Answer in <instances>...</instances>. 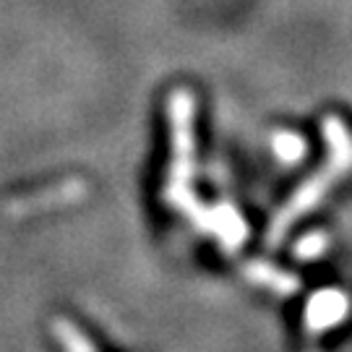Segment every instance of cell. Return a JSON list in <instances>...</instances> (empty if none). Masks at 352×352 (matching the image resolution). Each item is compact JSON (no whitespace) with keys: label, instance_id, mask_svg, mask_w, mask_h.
I'll use <instances>...</instances> for the list:
<instances>
[{"label":"cell","instance_id":"6da1fadb","mask_svg":"<svg viewBox=\"0 0 352 352\" xmlns=\"http://www.w3.org/2000/svg\"><path fill=\"white\" fill-rule=\"evenodd\" d=\"M321 131H324V139H327L329 146V164L308 177L300 188L295 190V196L287 201V206L274 217L272 230H269V243L272 245H277L279 240L287 235V230L295 225L298 217L308 214L316 204L327 196L331 186L337 183V177L347 175L352 170V136L347 126L337 115H327Z\"/></svg>","mask_w":352,"mask_h":352},{"label":"cell","instance_id":"7a4b0ae2","mask_svg":"<svg viewBox=\"0 0 352 352\" xmlns=\"http://www.w3.org/2000/svg\"><path fill=\"white\" fill-rule=\"evenodd\" d=\"M350 316V298L342 289H321L308 300L305 324L311 331H329Z\"/></svg>","mask_w":352,"mask_h":352},{"label":"cell","instance_id":"3957f363","mask_svg":"<svg viewBox=\"0 0 352 352\" xmlns=\"http://www.w3.org/2000/svg\"><path fill=\"white\" fill-rule=\"evenodd\" d=\"M248 274H251L256 282H261L264 287H272L274 292H282V295H289V292H295L298 289V279L287 274V272H282V269H274V266L269 264H253L248 269Z\"/></svg>","mask_w":352,"mask_h":352},{"label":"cell","instance_id":"277c9868","mask_svg":"<svg viewBox=\"0 0 352 352\" xmlns=\"http://www.w3.org/2000/svg\"><path fill=\"white\" fill-rule=\"evenodd\" d=\"M274 151L285 162H298L305 154V141L298 133H277L274 136Z\"/></svg>","mask_w":352,"mask_h":352},{"label":"cell","instance_id":"5b68a950","mask_svg":"<svg viewBox=\"0 0 352 352\" xmlns=\"http://www.w3.org/2000/svg\"><path fill=\"white\" fill-rule=\"evenodd\" d=\"M327 243L329 240L324 232H311V235H305V238L300 240V245L295 248V256H298V258H305V261H308V258H318L321 253L327 251Z\"/></svg>","mask_w":352,"mask_h":352}]
</instances>
